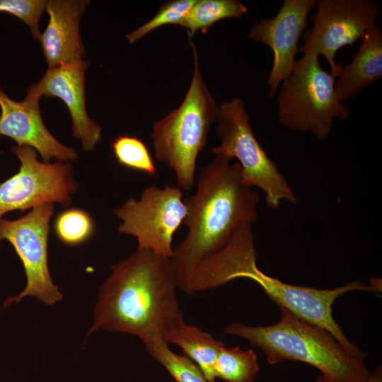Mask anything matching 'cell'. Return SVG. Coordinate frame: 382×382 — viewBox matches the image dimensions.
I'll return each instance as SVG.
<instances>
[{
    "mask_svg": "<svg viewBox=\"0 0 382 382\" xmlns=\"http://www.w3.org/2000/svg\"><path fill=\"white\" fill-rule=\"evenodd\" d=\"M177 289L170 258L137 248L111 267L99 289L88 335L101 329L135 335L144 344L155 338L166 342L185 321Z\"/></svg>",
    "mask_w": 382,
    "mask_h": 382,
    "instance_id": "1",
    "label": "cell"
},
{
    "mask_svg": "<svg viewBox=\"0 0 382 382\" xmlns=\"http://www.w3.org/2000/svg\"><path fill=\"white\" fill-rule=\"evenodd\" d=\"M259 199L258 192L244 182L238 163L216 154L201 168L196 192L184 200L187 233L170 257L178 289L189 294L199 263L221 250L240 226L257 221Z\"/></svg>",
    "mask_w": 382,
    "mask_h": 382,
    "instance_id": "2",
    "label": "cell"
},
{
    "mask_svg": "<svg viewBox=\"0 0 382 382\" xmlns=\"http://www.w3.org/2000/svg\"><path fill=\"white\" fill-rule=\"evenodd\" d=\"M252 225L240 226L219 251L203 259L196 267L189 294L221 286L239 278L249 279L260 286L278 307L320 326L332 335L354 357L364 360L368 353L352 342L332 316V305L340 296L353 291L381 293L372 282L366 285L354 281L331 289L296 286L285 283L261 271L257 265V252Z\"/></svg>",
    "mask_w": 382,
    "mask_h": 382,
    "instance_id": "3",
    "label": "cell"
},
{
    "mask_svg": "<svg viewBox=\"0 0 382 382\" xmlns=\"http://www.w3.org/2000/svg\"><path fill=\"white\" fill-rule=\"evenodd\" d=\"M279 320L272 325H228L226 335L250 342L274 365L286 360L308 364L331 382H366L371 375L364 360L349 354L329 332L289 310L279 307Z\"/></svg>",
    "mask_w": 382,
    "mask_h": 382,
    "instance_id": "4",
    "label": "cell"
},
{
    "mask_svg": "<svg viewBox=\"0 0 382 382\" xmlns=\"http://www.w3.org/2000/svg\"><path fill=\"white\" fill-rule=\"evenodd\" d=\"M192 45L195 68L185 97L177 108L156 122L151 138L155 157L175 173L178 186L190 190L196 183L195 169L219 107L209 91Z\"/></svg>",
    "mask_w": 382,
    "mask_h": 382,
    "instance_id": "5",
    "label": "cell"
},
{
    "mask_svg": "<svg viewBox=\"0 0 382 382\" xmlns=\"http://www.w3.org/2000/svg\"><path fill=\"white\" fill-rule=\"evenodd\" d=\"M335 77L320 66L318 56L306 53L296 61L282 80L277 99L279 122L301 133L311 132L325 140L333 120H346L350 112L338 98Z\"/></svg>",
    "mask_w": 382,
    "mask_h": 382,
    "instance_id": "6",
    "label": "cell"
},
{
    "mask_svg": "<svg viewBox=\"0 0 382 382\" xmlns=\"http://www.w3.org/2000/svg\"><path fill=\"white\" fill-rule=\"evenodd\" d=\"M220 144L212 149L220 154L238 160L244 182L260 189L265 202L277 209L282 201L295 204V194L277 165L270 158L252 130L244 102L239 98L224 101L216 119Z\"/></svg>",
    "mask_w": 382,
    "mask_h": 382,
    "instance_id": "7",
    "label": "cell"
},
{
    "mask_svg": "<svg viewBox=\"0 0 382 382\" xmlns=\"http://www.w3.org/2000/svg\"><path fill=\"white\" fill-rule=\"evenodd\" d=\"M183 196L178 186L146 187L139 199L130 197L114 210L122 221L117 231L134 236L138 248L170 258L173 237L187 215Z\"/></svg>",
    "mask_w": 382,
    "mask_h": 382,
    "instance_id": "8",
    "label": "cell"
},
{
    "mask_svg": "<svg viewBox=\"0 0 382 382\" xmlns=\"http://www.w3.org/2000/svg\"><path fill=\"white\" fill-rule=\"evenodd\" d=\"M53 204L36 206L16 220L0 219V242L8 241L21 260L27 279L25 289L18 295L7 298L4 307L19 303L25 296H33L52 306L62 299L58 286L54 284L47 263V240Z\"/></svg>",
    "mask_w": 382,
    "mask_h": 382,
    "instance_id": "9",
    "label": "cell"
},
{
    "mask_svg": "<svg viewBox=\"0 0 382 382\" xmlns=\"http://www.w3.org/2000/svg\"><path fill=\"white\" fill-rule=\"evenodd\" d=\"M21 162L19 171L0 184V219L11 211L60 204L68 207L77 191L71 165L38 161L37 151L28 146H13Z\"/></svg>",
    "mask_w": 382,
    "mask_h": 382,
    "instance_id": "10",
    "label": "cell"
},
{
    "mask_svg": "<svg viewBox=\"0 0 382 382\" xmlns=\"http://www.w3.org/2000/svg\"><path fill=\"white\" fill-rule=\"evenodd\" d=\"M317 4L313 25L302 33L299 50L324 56L336 78L342 67L335 62L336 52L362 39L381 12L378 4L369 0H318Z\"/></svg>",
    "mask_w": 382,
    "mask_h": 382,
    "instance_id": "11",
    "label": "cell"
},
{
    "mask_svg": "<svg viewBox=\"0 0 382 382\" xmlns=\"http://www.w3.org/2000/svg\"><path fill=\"white\" fill-rule=\"evenodd\" d=\"M316 4L314 0H284L274 17L257 21L250 28L248 37L267 45L273 52V65L267 80L268 99L274 96L294 66L299 40Z\"/></svg>",
    "mask_w": 382,
    "mask_h": 382,
    "instance_id": "12",
    "label": "cell"
},
{
    "mask_svg": "<svg viewBox=\"0 0 382 382\" xmlns=\"http://www.w3.org/2000/svg\"><path fill=\"white\" fill-rule=\"evenodd\" d=\"M88 64L81 60L49 68L27 91L28 96L35 99L57 97L64 101L71 117L73 135L85 151L93 150L101 140L100 125L86 112L85 71Z\"/></svg>",
    "mask_w": 382,
    "mask_h": 382,
    "instance_id": "13",
    "label": "cell"
},
{
    "mask_svg": "<svg viewBox=\"0 0 382 382\" xmlns=\"http://www.w3.org/2000/svg\"><path fill=\"white\" fill-rule=\"evenodd\" d=\"M0 134L12 139L17 146L33 148L45 163L54 158L66 162L77 158L74 149L60 143L47 129L38 99L26 96L22 101L14 100L0 89Z\"/></svg>",
    "mask_w": 382,
    "mask_h": 382,
    "instance_id": "14",
    "label": "cell"
},
{
    "mask_svg": "<svg viewBox=\"0 0 382 382\" xmlns=\"http://www.w3.org/2000/svg\"><path fill=\"white\" fill-rule=\"evenodd\" d=\"M88 4L87 0L47 1L49 22L39 40L49 68L83 60L79 25Z\"/></svg>",
    "mask_w": 382,
    "mask_h": 382,
    "instance_id": "15",
    "label": "cell"
},
{
    "mask_svg": "<svg viewBox=\"0 0 382 382\" xmlns=\"http://www.w3.org/2000/svg\"><path fill=\"white\" fill-rule=\"evenodd\" d=\"M353 60L342 66L335 83L337 96L342 102L354 99L366 86L382 77V31L376 24L362 37Z\"/></svg>",
    "mask_w": 382,
    "mask_h": 382,
    "instance_id": "16",
    "label": "cell"
},
{
    "mask_svg": "<svg viewBox=\"0 0 382 382\" xmlns=\"http://www.w3.org/2000/svg\"><path fill=\"white\" fill-rule=\"evenodd\" d=\"M166 342L179 347L209 381L216 382L214 369L220 350L225 346L222 341L199 326L183 321L170 331Z\"/></svg>",
    "mask_w": 382,
    "mask_h": 382,
    "instance_id": "17",
    "label": "cell"
},
{
    "mask_svg": "<svg viewBox=\"0 0 382 382\" xmlns=\"http://www.w3.org/2000/svg\"><path fill=\"white\" fill-rule=\"evenodd\" d=\"M247 11V7L237 0H197L178 25L191 36L198 31L206 33L221 20L240 18Z\"/></svg>",
    "mask_w": 382,
    "mask_h": 382,
    "instance_id": "18",
    "label": "cell"
},
{
    "mask_svg": "<svg viewBox=\"0 0 382 382\" xmlns=\"http://www.w3.org/2000/svg\"><path fill=\"white\" fill-rule=\"evenodd\" d=\"M214 371L216 378L226 382H255L260 371L257 354L253 349L225 345L220 350Z\"/></svg>",
    "mask_w": 382,
    "mask_h": 382,
    "instance_id": "19",
    "label": "cell"
},
{
    "mask_svg": "<svg viewBox=\"0 0 382 382\" xmlns=\"http://www.w3.org/2000/svg\"><path fill=\"white\" fill-rule=\"evenodd\" d=\"M144 345L151 357L165 368L175 382H211L193 361L174 352L163 339L155 338Z\"/></svg>",
    "mask_w": 382,
    "mask_h": 382,
    "instance_id": "20",
    "label": "cell"
},
{
    "mask_svg": "<svg viewBox=\"0 0 382 382\" xmlns=\"http://www.w3.org/2000/svg\"><path fill=\"white\" fill-rule=\"evenodd\" d=\"M112 153L124 167L155 175L156 167L143 141L127 134L120 135L111 143Z\"/></svg>",
    "mask_w": 382,
    "mask_h": 382,
    "instance_id": "21",
    "label": "cell"
},
{
    "mask_svg": "<svg viewBox=\"0 0 382 382\" xmlns=\"http://www.w3.org/2000/svg\"><path fill=\"white\" fill-rule=\"evenodd\" d=\"M53 227L59 241L67 245H77L87 241L95 229L91 216L78 208L60 212L55 218Z\"/></svg>",
    "mask_w": 382,
    "mask_h": 382,
    "instance_id": "22",
    "label": "cell"
},
{
    "mask_svg": "<svg viewBox=\"0 0 382 382\" xmlns=\"http://www.w3.org/2000/svg\"><path fill=\"white\" fill-rule=\"evenodd\" d=\"M197 0H173L164 3L147 23L127 34L130 44L136 42L154 30L167 24H179Z\"/></svg>",
    "mask_w": 382,
    "mask_h": 382,
    "instance_id": "23",
    "label": "cell"
},
{
    "mask_svg": "<svg viewBox=\"0 0 382 382\" xmlns=\"http://www.w3.org/2000/svg\"><path fill=\"white\" fill-rule=\"evenodd\" d=\"M46 4L44 0H0V12L18 18L29 27L33 37L39 40V21Z\"/></svg>",
    "mask_w": 382,
    "mask_h": 382,
    "instance_id": "24",
    "label": "cell"
},
{
    "mask_svg": "<svg viewBox=\"0 0 382 382\" xmlns=\"http://www.w3.org/2000/svg\"><path fill=\"white\" fill-rule=\"evenodd\" d=\"M315 382H331L322 374L317 376ZM366 382H382V366L378 364L371 372V375Z\"/></svg>",
    "mask_w": 382,
    "mask_h": 382,
    "instance_id": "25",
    "label": "cell"
}]
</instances>
